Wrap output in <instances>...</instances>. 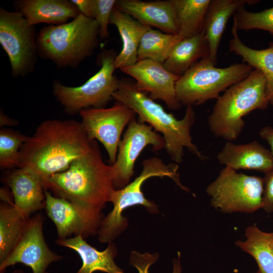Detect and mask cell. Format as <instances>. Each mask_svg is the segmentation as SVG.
Returning <instances> with one entry per match:
<instances>
[{
    "label": "cell",
    "instance_id": "cell-1",
    "mask_svg": "<svg viewBox=\"0 0 273 273\" xmlns=\"http://www.w3.org/2000/svg\"><path fill=\"white\" fill-rule=\"evenodd\" d=\"M94 141L88 139L81 122L46 120L21 146L17 168L32 170L45 187L52 175L67 170L74 161L88 153Z\"/></svg>",
    "mask_w": 273,
    "mask_h": 273
},
{
    "label": "cell",
    "instance_id": "cell-2",
    "mask_svg": "<svg viewBox=\"0 0 273 273\" xmlns=\"http://www.w3.org/2000/svg\"><path fill=\"white\" fill-rule=\"evenodd\" d=\"M45 190L103 219L101 210L110 202L115 188L112 166L104 162L97 141L67 170L52 175L45 183Z\"/></svg>",
    "mask_w": 273,
    "mask_h": 273
},
{
    "label": "cell",
    "instance_id": "cell-3",
    "mask_svg": "<svg viewBox=\"0 0 273 273\" xmlns=\"http://www.w3.org/2000/svg\"><path fill=\"white\" fill-rule=\"evenodd\" d=\"M113 99L132 110L138 115L139 121L148 123L156 132L162 134L165 149L177 164L183 161L185 148L200 160L207 158L192 141L191 130L196 120L192 106H187L183 118L177 119L145 93L138 90L134 82L123 78L120 79L119 86Z\"/></svg>",
    "mask_w": 273,
    "mask_h": 273
},
{
    "label": "cell",
    "instance_id": "cell-4",
    "mask_svg": "<svg viewBox=\"0 0 273 273\" xmlns=\"http://www.w3.org/2000/svg\"><path fill=\"white\" fill-rule=\"evenodd\" d=\"M98 22L82 14L67 23L41 28L36 35L38 55L58 68H76L99 44Z\"/></svg>",
    "mask_w": 273,
    "mask_h": 273
},
{
    "label": "cell",
    "instance_id": "cell-5",
    "mask_svg": "<svg viewBox=\"0 0 273 273\" xmlns=\"http://www.w3.org/2000/svg\"><path fill=\"white\" fill-rule=\"evenodd\" d=\"M268 104L265 77L254 69L216 99L208 118L209 128L214 136L234 141L244 128L243 117L253 110H263Z\"/></svg>",
    "mask_w": 273,
    "mask_h": 273
},
{
    "label": "cell",
    "instance_id": "cell-6",
    "mask_svg": "<svg viewBox=\"0 0 273 273\" xmlns=\"http://www.w3.org/2000/svg\"><path fill=\"white\" fill-rule=\"evenodd\" d=\"M142 165L141 173L132 182L121 189H115L112 192L110 202L113 203V208L103 218L98 232L101 242H112L126 229L127 220L122 215L126 208L141 205L152 213L157 211L156 205L147 199L142 191L143 184L147 179L166 176L173 179L181 189L188 191L180 183L176 163L167 164L160 158L153 157L144 160Z\"/></svg>",
    "mask_w": 273,
    "mask_h": 273
},
{
    "label": "cell",
    "instance_id": "cell-7",
    "mask_svg": "<svg viewBox=\"0 0 273 273\" xmlns=\"http://www.w3.org/2000/svg\"><path fill=\"white\" fill-rule=\"evenodd\" d=\"M209 56L205 57L191 67L177 80L176 97L182 105H200L217 99L222 92L247 77L252 68L243 63H235L218 68Z\"/></svg>",
    "mask_w": 273,
    "mask_h": 273
},
{
    "label": "cell",
    "instance_id": "cell-8",
    "mask_svg": "<svg viewBox=\"0 0 273 273\" xmlns=\"http://www.w3.org/2000/svg\"><path fill=\"white\" fill-rule=\"evenodd\" d=\"M116 55L112 50L103 51L98 58L100 69L80 86H68L54 81V96L66 113L74 115L89 108H105L120 84V79L114 74Z\"/></svg>",
    "mask_w": 273,
    "mask_h": 273
},
{
    "label": "cell",
    "instance_id": "cell-9",
    "mask_svg": "<svg viewBox=\"0 0 273 273\" xmlns=\"http://www.w3.org/2000/svg\"><path fill=\"white\" fill-rule=\"evenodd\" d=\"M263 178L225 166L206 188L210 205L226 213H253L262 208Z\"/></svg>",
    "mask_w": 273,
    "mask_h": 273
},
{
    "label": "cell",
    "instance_id": "cell-10",
    "mask_svg": "<svg viewBox=\"0 0 273 273\" xmlns=\"http://www.w3.org/2000/svg\"><path fill=\"white\" fill-rule=\"evenodd\" d=\"M35 26L17 11L0 9V44L7 54L14 77L34 70L38 55Z\"/></svg>",
    "mask_w": 273,
    "mask_h": 273
},
{
    "label": "cell",
    "instance_id": "cell-11",
    "mask_svg": "<svg viewBox=\"0 0 273 273\" xmlns=\"http://www.w3.org/2000/svg\"><path fill=\"white\" fill-rule=\"evenodd\" d=\"M81 123L90 141L98 140L104 146L110 165L116 160L120 138L125 127L135 116L126 105L116 101L110 108H89L79 113Z\"/></svg>",
    "mask_w": 273,
    "mask_h": 273
},
{
    "label": "cell",
    "instance_id": "cell-12",
    "mask_svg": "<svg viewBox=\"0 0 273 273\" xmlns=\"http://www.w3.org/2000/svg\"><path fill=\"white\" fill-rule=\"evenodd\" d=\"M43 214L38 212L28 219L17 244L6 258L0 263V273L16 263L30 267L32 273H49V266L63 258L52 251L47 244L43 234Z\"/></svg>",
    "mask_w": 273,
    "mask_h": 273
},
{
    "label": "cell",
    "instance_id": "cell-13",
    "mask_svg": "<svg viewBox=\"0 0 273 273\" xmlns=\"http://www.w3.org/2000/svg\"><path fill=\"white\" fill-rule=\"evenodd\" d=\"M152 128L136 120L135 116L129 122L119 143L116 161L111 165L115 189H121L129 184L135 162L146 147L151 146L155 151L165 148L163 136Z\"/></svg>",
    "mask_w": 273,
    "mask_h": 273
},
{
    "label": "cell",
    "instance_id": "cell-14",
    "mask_svg": "<svg viewBox=\"0 0 273 273\" xmlns=\"http://www.w3.org/2000/svg\"><path fill=\"white\" fill-rule=\"evenodd\" d=\"M120 70L133 78L136 88L144 93H149V97L153 100H162L172 110L181 107L175 90L176 82L180 77L168 71L163 64L142 60Z\"/></svg>",
    "mask_w": 273,
    "mask_h": 273
},
{
    "label": "cell",
    "instance_id": "cell-15",
    "mask_svg": "<svg viewBox=\"0 0 273 273\" xmlns=\"http://www.w3.org/2000/svg\"><path fill=\"white\" fill-rule=\"evenodd\" d=\"M45 210L48 216L55 223L58 239H66L72 235L84 239L98 234L103 219L94 217L70 201L53 196L45 190Z\"/></svg>",
    "mask_w": 273,
    "mask_h": 273
},
{
    "label": "cell",
    "instance_id": "cell-16",
    "mask_svg": "<svg viewBox=\"0 0 273 273\" xmlns=\"http://www.w3.org/2000/svg\"><path fill=\"white\" fill-rule=\"evenodd\" d=\"M3 180L11 190L15 206L26 217L45 208L44 184L32 170L14 168Z\"/></svg>",
    "mask_w": 273,
    "mask_h": 273
},
{
    "label": "cell",
    "instance_id": "cell-17",
    "mask_svg": "<svg viewBox=\"0 0 273 273\" xmlns=\"http://www.w3.org/2000/svg\"><path fill=\"white\" fill-rule=\"evenodd\" d=\"M115 7L144 25L156 27L167 33H178V24L172 0H118Z\"/></svg>",
    "mask_w": 273,
    "mask_h": 273
},
{
    "label": "cell",
    "instance_id": "cell-18",
    "mask_svg": "<svg viewBox=\"0 0 273 273\" xmlns=\"http://www.w3.org/2000/svg\"><path fill=\"white\" fill-rule=\"evenodd\" d=\"M220 164L235 170H253L266 174L273 171V155L256 141L244 144L227 142L217 155Z\"/></svg>",
    "mask_w": 273,
    "mask_h": 273
},
{
    "label": "cell",
    "instance_id": "cell-19",
    "mask_svg": "<svg viewBox=\"0 0 273 273\" xmlns=\"http://www.w3.org/2000/svg\"><path fill=\"white\" fill-rule=\"evenodd\" d=\"M14 6L33 26L62 24L81 14L71 0H19L14 2Z\"/></svg>",
    "mask_w": 273,
    "mask_h": 273
},
{
    "label": "cell",
    "instance_id": "cell-20",
    "mask_svg": "<svg viewBox=\"0 0 273 273\" xmlns=\"http://www.w3.org/2000/svg\"><path fill=\"white\" fill-rule=\"evenodd\" d=\"M110 24L116 27L122 42V49L114 60L116 69L134 65L138 61V53L141 39L151 27L142 24L115 6L111 15Z\"/></svg>",
    "mask_w": 273,
    "mask_h": 273
},
{
    "label": "cell",
    "instance_id": "cell-21",
    "mask_svg": "<svg viewBox=\"0 0 273 273\" xmlns=\"http://www.w3.org/2000/svg\"><path fill=\"white\" fill-rule=\"evenodd\" d=\"M55 243L61 246L76 252L82 260V265L75 273H93L102 271L106 273H125L115 263L114 258L117 253L115 245L108 243L105 250L100 251L88 244L81 236L61 239Z\"/></svg>",
    "mask_w": 273,
    "mask_h": 273
},
{
    "label": "cell",
    "instance_id": "cell-22",
    "mask_svg": "<svg viewBox=\"0 0 273 273\" xmlns=\"http://www.w3.org/2000/svg\"><path fill=\"white\" fill-rule=\"evenodd\" d=\"M254 0H210L203 30L208 41L209 58L216 65L220 41L229 19L245 4L252 5Z\"/></svg>",
    "mask_w": 273,
    "mask_h": 273
},
{
    "label": "cell",
    "instance_id": "cell-23",
    "mask_svg": "<svg viewBox=\"0 0 273 273\" xmlns=\"http://www.w3.org/2000/svg\"><path fill=\"white\" fill-rule=\"evenodd\" d=\"M209 55V44L203 30L195 36L181 39L163 65L168 71L180 77L198 61Z\"/></svg>",
    "mask_w": 273,
    "mask_h": 273
},
{
    "label": "cell",
    "instance_id": "cell-24",
    "mask_svg": "<svg viewBox=\"0 0 273 273\" xmlns=\"http://www.w3.org/2000/svg\"><path fill=\"white\" fill-rule=\"evenodd\" d=\"M233 38L230 40L229 51L242 57L243 62L260 71L266 80V93L269 104L273 106V43L263 50L252 49L240 39L235 23L232 27Z\"/></svg>",
    "mask_w": 273,
    "mask_h": 273
},
{
    "label": "cell",
    "instance_id": "cell-25",
    "mask_svg": "<svg viewBox=\"0 0 273 273\" xmlns=\"http://www.w3.org/2000/svg\"><path fill=\"white\" fill-rule=\"evenodd\" d=\"M245 235L246 239L238 240L235 245L256 261V273H273V232H265L252 225L246 228Z\"/></svg>",
    "mask_w": 273,
    "mask_h": 273
},
{
    "label": "cell",
    "instance_id": "cell-26",
    "mask_svg": "<svg viewBox=\"0 0 273 273\" xmlns=\"http://www.w3.org/2000/svg\"><path fill=\"white\" fill-rule=\"evenodd\" d=\"M29 217L24 215L13 203L0 205V263L3 262L20 239Z\"/></svg>",
    "mask_w": 273,
    "mask_h": 273
},
{
    "label": "cell",
    "instance_id": "cell-27",
    "mask_svg": "<svg viewBox=\"0 0 273 273\" xmlns=\"http://www.w3.org/2000/svg\"><path fill=\"white\" fill-rule=\"evenodd\" d=\"M182 39L195 36L203 28L210 0H172Z\"/></svg>",
    "mask_w": 273,
    "mask_h": 273
},
{
    "label": "cell",
    "instance_id": "cell-28",
    "mask_svg": "<svg viewBox=\"0 0 273 273\" xmlns=\"http://www.w3.org/2000/svg\"><path fill=\"white\" fill-rule=\"evenodd\" d=\"M181 39L178 34L164 33L151 28L141 39L138 50V61L148 59L163 64Z\"/></svg>",
    "mask_w": 273,
    "mask_h": 273
},
{
    "label": "cell",
    "instance_id": "cell-29",
    "mask_svg": "<svg viewBox=\"0 0 273 273\" xmlns=\"http://www.w3.org/2000/svg\"><path fill=\"white\" fill-rule=\"evenodd\" d=\"M28 136L11 129L0 130V168L10 169L17 168L20 150Z\"/></svg>",
    "mask_w": 273,
    "mask_h": 273
},
{
    "label": "cell",
    "instance_id": "cell-30",
    "mask_svg": "<svg viewBox=\"0 0 273 273\" xmlns=\"http://www.w3.org/2000/svg\"><path fill=\"white\" fill-rule=\"evenodd\" d=\"M233 18L238 30L258 29L273 35V7L257 13L249 12L243 8L234 15Z\"/></svg>",
    "mask_w": 273,
    "mask_h": 273
},
{
    "label": "cell",
    "instance_id": "cell-31",
    "mask_svg": "<svg viewBox=\"0 0 273 273\" xmlns=\"http://www.w3.org/2000/svg\"><path fill=\"white\" fill-rule=\"evenodd\" d=\"M116 2V0H95L94 19L99 24L101 39L109 37L108 24Z\"/></svg>",
    "mask_w": 273,
    "mask_h": 273
},
{
    "label": "cell",
    "instance_id": "cell-32",
    "mask_svg": "<svg viewBox=\"0 0 273 273\" xmlns=\"http://www.w3.org/2000/svg\"><path fill=\"white\" fill-rule=\"evenodd\" d=\"M178 259L173 262V270L172 273H181V266L179 260L180 254ZM158 253L151 254L146 252L141 253L132 251L130 254V264L135 267L139 273H149L151 265L155 263L158 258Z\"/></svg>",
    "mask_w": 273,
    "mask_h": 273
},
{
    "label": "cell",
    "instance_id": "cell-33",
    "mask_svg": "<svg viewBox=\"0 0 273 273\" xmlns=\"http://www.w3.org/2000/svg\"><path fill=\"white\" fill-rule=\"evenodd\" d=\"M262 208L267 213H273V171L265 174Z\"/></svg>",
    "mask_w": 273,
    "mask_h": 273
},
{
    "label": "cell",
    "instance_id": "cell-34",
    "mask_svg": "<svg viewBox=\"0 0 273 273\" xmlns=\"http://www.w3.org/2000/svg\"><path fill=\"white\" fill-rule=\"evenodd\" d=\"M80 13L85 17L94 19L95 0H71Z\"/></svg>",
    "mask_w": 273,
    "mask_h": 273
},
{
    "label": "cell",
    "instance_id": "cell-35",
    "mask_svg": "<svg viewBox=\"0 0 273 273\" xmlns=\"http://www.w3.org/2000/svg\"><path fill=\"white\" fill-rule=\"evenodd\" d=\"M259 136L266 141L270 147V151L273 155V127L265 126L259 132Z\"/></svg>",
    "mask_w": 273,
    "mask_h": 273
},
{
    "label": "cell",
    "instance_id": "cell-36",
    "mask_svg": "<svg viewBox=\"0 0 273 273\" xmlns=\"http://www.w3.org/2000/svg\"><path fill=\"white\" fill-rule=\"evenodd\" d=\"M18 121L15 119L9 118L7 115L4 114V112L1 110L0 112V124L1 127L4 125L13 126L17 124Z\"/></svg>",
    "mask_w": 273,
    "mask_h": 273
},
{
    "label": "cell",
    "instance_id": "cell-37",
    "mask_svg": "<svg viewBox=\"0 0 273 273\" xmlns=\"http://www.w3.org/2000/svg\"><path fill=\"white\" fill-rule=\"evenodd\" d=\"M1 200L2 202L7 203H14L13 196H12L10 192L6 188H2L0 190Z\"/></svg>",
    "mask_w": 273,
    "mask_h": 273
},
{
    "label": "cell",
    "instance_id": "cell-38",
    "mask_svg": "<svg viewBox=\"0 0 273 273\" xmlns=\"http://www.w3.org/2000/svg\"><path fill=\"white\" fill-rule=\"evenodd\" d=\"M11 273H25L23 270L22 269H15L13 271H12Z\"/></svg>",
    "mask_w": 273,
    "mask_h": 273
}]
</instances>
